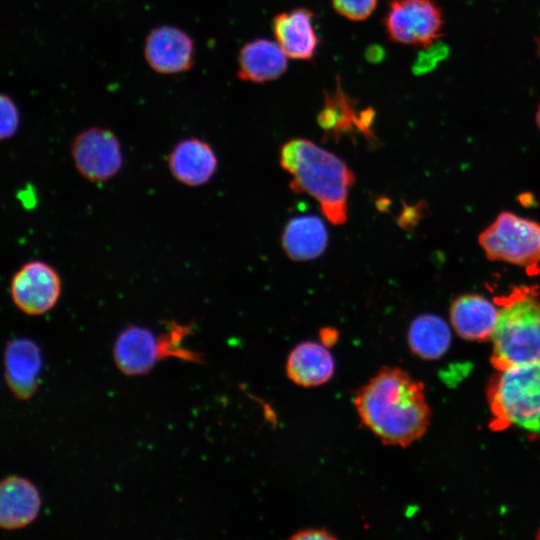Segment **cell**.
<instances>
[{
	"label": "cell",
	"instance_id": "ffe728a7",
	"mask_svg": "<svg viewBox=\"0 0 540 540\" xmlns=\"http://www.w3.org/2000/svg\"><path fill=\"white\" fill-rule=\"evenodd\" d=\"M408 344L411 351L427 360L442 357L450 347L451 330L447 322L435 314L415 317L408 328Z\"/></svg>",
	"mask_w": 540,
	"mask_h": 540
},
{
	"label": "cell",
	"instance_id": "7402d4cb",
	"mask_svg": "<svg viewBox=\"0 0 540 540\" xmlns=\"http://www.w3.org/2000/svg\"><path fill=\"white\" fill-rule=\"evenodd\" d=\"M335 11L351 21H363L374 12L378 0H331Z\"/></svg>",
	"mask_w": 540,
	"mask_h": 540
},
{
	"label": "cell",
	"instance_id": "484cf974",
	"mask_svg": "<svg viewBox=\"0 0 540 540\" xmlns=\"http://www.w3.org/2000/svg\"><path fill=\"white\" fill-rule=\"evenodd\" d=\"M382 50H378V47H374V49H369L368 52V59L369 60H378L382 57Z\"/></svg>",
	"mask_w": 540,
	"mask_h": 540
},
{
	"label": "cell",
	"instance_id": "52a82bcc",
	"mask_svg": "<svg viewBox=\"0 0 540 540\" xmlns=\"http://www.w3.org/2000/svg\"><path fill=\"white\" fill-rule=\"evenodd\" d=\"M71 156L79 174L96 183L113 178L123 163L117 136L98 126L83 130L73 139Z\"/></svg>",
	"mask_w": 540,
	"mask_h": 540
},
{
	"label": "cell",
	"instance_id": "8fae6325",
	"mask_svg": "<svg viewBox=\"0 0 540 540\" xmlns=\"http://www.w3.org/2000/svg\"><path fill=\"white\" fill-rule=\"evenodd\" d=\"M112 353L117 368L128 376L145 375L163 360L160 337L140 325L123 329L115 339Z\"/></svg>",
	"mask_w": 540,
	"mask_h": 540
},
{
	"label": "cell",
	"instance_id": "6da1fadb",
	"mask_svg": "<svg viewBox=\"0 0 540 540\" xmlns=\"http://www.w3.org/2000/svg\"><path fill=\"white\" fill-rule=\"evenodd\" d=\"M354 404L362 423L385 444L408 446L429 426L424 386L400 368L380 369L357 391Z\"/></svg>",
	"mask_w": 540,
	"mask_h": 540
},
{
	"label": "cell",
	"instance_id": "ba28073f",
	"mask_svg": "<svg viewBox=\"0 0 540 540\" xmlns=\"http://www.w3.org/2000/svg\"><path fill=\"white\" fill-rule=\"evenodd\" d=\"M62 282L58 272L48 263L33 260L23 264L10 282V295L15 306L31 316L45 314L58 302Z\"/></svg>",
	"mask_w": 540,
	"mask_h": 540
},
{
	"label": "cell",
	"instance_id": "d4e9b609",
	"mask_svg": "<svg viewBox=\"0 0 540 540\" xmlns=\"http://www.w3.org/2000/svg\"><path fill=\"white\" fill-rule=\"evenodd\" d=\"M338 337V331L332 327H324L319 332V338L321 343L328 348L336 344Z\"/></svg>",
	"mask_w": 540,
	"mask_h": 540
},
{
	"label": "cell",
	"instance_id": "8992f818",
	"mask_svg": "<svg viewBox=\"0 0 540 540\" xmlns=\"http://www.w3.org/2000/svg\"><path fill=\"white\" fill-rule=\"evenodd\" d=\"M383 24L391 41L427 48L443 35L444 14L435 0H391Z\"/></svg>",
	"mask_w": 540,
	"mask_h": 540
},
{
	"label": "cell",
	"instance_id": "9c48e42d",
	"mask_svg": "<svg viewBox=\"0 0 540 540\" xmlns=\"http://www.w3.org/2000/svg\"><path fill=\"white\" fill-rule=\"evenodd\" d=\"M144 56L150 68L159 74H181L194 65L195 42L179 27L158 26L145 39Z\"/></svg>",
	"mask_w": 540,
	"mask_h": 540
},
{
	"label": "cell",
	"instance_id": "4fadbf2b",
	"mask_svg": "<svg viewBox=\"0 0 540 540\" xmlns=\"http://www.w3.org/2000/svg\"><path fill=\"white\" fill-rule=\"evenodd\" d=\"M41 368V349L35 341L26 337L7 341L4 350V377L17 399L26 400L34 395Z\"/></svg>",
	"mask_w": 540,
	"mask_h": 540
},
{
	"label": "cell",
	"instance_id": "3957f363",
	"mask_svg": "<svg viewBox=\"0 0 540 540\" xmlns=\"http://www.w3.org/2000/svg\"><path fill=\"white\" fill-rule=\"evenodd\" d=\"M499 308L492 336L491 362L496 370L540 363V289L514 286L494 297Z\"/></svg>",
	"mask_w": 540,
	"mask_h": 540
},
{
	"label": "cell",
	"instance_id": "5b68a950",
	"mask_svg": "<svg viewBox=\"0 0 540 540\" xmlns=\"http://www.w3.org/2000/svg\"><path fill=\"white\" fill-rule=\"evenodd\" d=\"M479 244L491 261L520 266L529 276L540 273L538 222L503 211L480 233Z\"/></svg>",
	"mask_w": 540,
	"mask_h": 540
},
{
	"label": "cell",
	"instance_id": "44dd1931",
	"mask_svg": "<svg viewBox=\"0 0 540 540\" xmlns=\"http://www.w3.org/2000/svg\"><path fill=\"white\" fill-rule=\"evenodd\" d=\"M165 331L160 337L163 359L174 357L185 361L202 363L199 353L182 345L183 340L193 331V324H181L175 320L165 321Z\"/></svg>",
	"mask_w": 540,
	"mask_h": 540
},
{
	"label": "cell",
	"instance_id": "ac0fdd59",
	"mask_svg": "<svg viewBox=\"0 0 540 540\" xmlns=\"http://www.w3.org/2000/svg\"><path fill=\"white\" fill-rule=\"evenodd\" d=\"M281 244L290 259L313 260L326 250L328 232L322 219L316 215L295 216L286 223Z\"/></svg>",
	"mask_w": 540,
	"mask_h": 540
},
{
	"label": "cell",
	"instance_id": "7c38bea8",
	"mask_svg": "<svg viewBox=\"0 0 540 540\" xmlns=\"http://www.w3.org/2000/svg\"><path fill=\"white\" fill-rule=\"evenodd\" d=\"M272 31L287 57L302 61L314 59L320 39L313 11L299 7L278 13L272 20Z\"/></svg>",
	"mask_w": 540,
	"mask_h": 540
},
{
	"label": "cell",
	"instance_id": "83f0119b",
	"mask_svg": "<svg viewBox=\"0 0 540 540\" xmlns=\"http://www.w3.org/2000/svg\"><path fill=\"white\" fill-rule=\"evenodd\" d=\"M536 124L540 130V104L538 105V108L536 111Z\"/></svg>",
	"mask_w": 540,
	"mask_h": 540
},
{
	"label": "cell",
	"instance_id": "603a6c76",
	"mask_svg": "<svg viewBox=\"0 0 540 540\" xmlns=\"http://www.w3.org/2000/svg\"><path fill=\"white\" fill-rule=\"evenodd\" d=\"M0 137L2 140L11 138L18 130L20 115L14 100L6 94L0 98Z\"/></svg>",
	"mask_w": 540,
	"mask_h": 540
},
{
	"label": "cell",
	"instance_id": "5bb4252c",
	"mask_svg": "<svg viewBox=\"0 0 540 540\" xmlns=\"http://www.w3.org/2000/svg\"><path fill=\"white\" fill-rule=\"evenodd\" d=\"M171 175L180 183L197 187L207 183L217 170V157L209 143L191 137L179 141L167 159Z\"/></svg>",
	"mask_w": 540,
	"mask_h": 540
},
{
	"label": "cell",
	"instance_id": "cb8c5ba5",
	"mask_svg": "<svg viewBox=\"0 0 540 540\" xmlns=\"http://www.w3.org/2000/svg\"><path fill=\"white\" fill-rule=\"evenodd\" d=\"M291 538L296 540H331L335 539L336 536L323 528H307L296 531Z\"/></svg>",
	"mask_w": 540,
	"mask_h": 540
},
{
	"label": "cell",
	"instance_id": "277c9868",
	"mask_svg": "<svg viewBox=\"0 0 540 540\" xmlns=\"http://www.w3.org/2000/svg\"><path fill=\"white\" fill-rule=\"evenodd\" d=\"M497 371L488 385L491 427L540 436V363Z\"/></svg>",
	"mask_w": 540,
	"mask_h": 540
},
{
	"label": "cell",
	"instance_id": "2e32d148",
	"mask_svg": "<svg viewBox=\"0 0 540 540\" xmlns=\"http://www.w3.org/2000/svg\"><path fill=\"white\" fill-rule=\"evenodd\" d=\"M41 497L28 479L11 475L0 484V525L14 530L32 523L39 514Z\"/></svg>",
	"mask_w": 540,
	"mask_h": 540
},
{
	"label": "cell",
	"instance_id": "d6986e66",
	"mask_svg": "<svg viewBox=\"0 0 540 540\" xmlns=\"http://www.w3.org/2000/svg\"><path fill=\"white\" fill-rule=\"evenodd\" d=\"M321 342L304 341L289 354L286 363L288 378L302 387L319 386L331 379L334 359Z\"/></svg>",
	"mask_w": 540,
	"mask_h": 540
},
{
	"label": "cell",
	"instance_id": "7a4b0ae2",
	"mask_svg": "<svg viewBox=\"0 0 540 540\" xmlns=\"http://www.w3.org/2000/svg\"><path fill=\"white\" fill-rule=\"evenodd\" d=\"M280 165L293 176L290 188L295 193L314 197L332 224L346 222L355 175L342 159L308 139L294 138L281 147Z\"/></svg>",
	"mask_w": 540,
	"mask_h": 540
},
{
	"label": "cell",
	"instance_id": "e0dca14e",
	"mask_svg": "<svg viewBox=\"0 0 540 540\" xmlns=\"http://www.w3.org/2000/svg\"><path fill=\"white\" fill-rule=\"evenodd\" d=\"M286 70L287 56L277 42L257 38L245 43L239 51L236 76L241 81L266 83Z\"/></svg>",
	"mask_w": 540,
	"mask_h": 540
},
{
	"label": "cell",
	"instance_id": "4316f807",
	"mask_svg": "<svg viewBox=\"0 0 540 540\" xmlns=\"http://www.w3.org/2000/svg\"><path fill=\"white\" fill-rule=\"evenodd\" d=\"M536 43V52L538 56L540 57V35L535 38Z\"/></svg>",
	"mask_w": 540,
	"mask_h": 540
},
{
	"label": "cell",
	"instance_id": "9a60e30c",
	"mask_svg": "<svg viewBox=\"0 0 540 540\" xmlns=\"http://www.w3.org/2000/svg\"><path fill=\"white\" fill-rule=\"evenodd\" d=\"M499 308L483 295L466 293L456 297L450 306V322L456 333L465 340L492 339Z\"/></svg>",
	"mask_w": 540,
	"mask_h": 540
},
{
	"label": "cell",
	"instance_id": "30bf717a",
	"mask_svg": "<svg viewBox=\"0 0 540 540\" xmlns=\"http://www.w3.org/2000/svg\"><path fill=\"white\" fill-rule=\"evenodd\" d=\"M374 116L375 113L370 108L357 111L356 102L342 90L338 82L332 93L325 94L324 105L317 121L325 138L338 140L343 135L359 132L373 142L375 137L371 127Z\"/></svg>",
	"mask_w": 540,
	"mask_h": 540
}]
</instances>
